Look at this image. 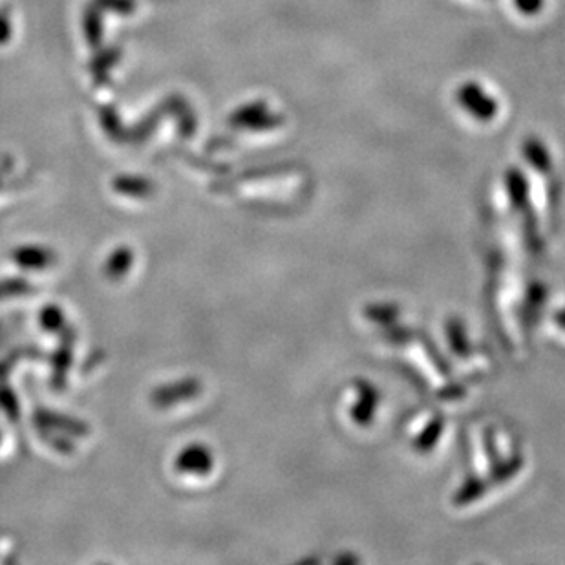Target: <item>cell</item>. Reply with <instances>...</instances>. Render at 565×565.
<instances>
[{
	"instance_id": "cell-1",
	"label": "cell",
	"mask_w": 565,
	"mask_h": 565,
	"mask_svg": "<svg viewBox=\"0 0 565 565\" xmlns=\"http://www.w3.org/2000/svg\"><path fill=\"white\" fill-rule=\"evenodd\" d=\"M456 101L459 107L463 108L469 116L478 121H492L498 116V101L483 88V86L469 81L465 85H461L456 92Z\"/></svg>"
},
{
	"instance_id": "cell-2",
	"label": "cell",
	"mask_w": 565,
	"mask_h": 565,
	"mask_svg": "<svg viewBox=\"0 0 565 565\" xmlns=\"http://www.w3.org/2000/svg\"><path fill=\"white\" fill-rule=\"evenodd\" d=\"M545 0H514V6L516 10L527 15V17H533V15H538L542 8H544Z\"/></svg>"
}]
</instances>
